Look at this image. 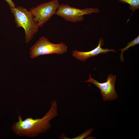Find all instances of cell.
<instances>
[{
	"label": "cell",
	"instance_id": "obj_1",
	"mask_svg": "<svg viewBox=\"0 0 139 139\" xmlns=\"http://www.w3.org/2000/svg\"><path fill=\"white\" fill-rule=\"evenodd\" d=\"M52 113L50 109L41 119L28 118L24 120L19 115V121L13 124L12 130L16 134L19 136L34 137L48 128L49 121L52 117Z\"/></svg>",
	"mask_w": 139,
	"mask_h": 139
},
{
	"label": "cell",
	"instance_id": "obj_2",
	"mask_svg": "<svg viewBox=\"0 0 139 139\" xmlns=\"http://www.w3.org/2000/svg\"><path fill=\"white\" fill-rule=\"evenodd\" d=\"M10 8L14 16L17 27L23 28L25 42L29 43L38 32L39 28L34 21L31 13L26 8L21 6Z\"/></svg>",
	"mask_w": 139,
	"mask_h": 139
},
{
	"label": "cell",
	"instance_id": "obj_3",
	"mask_svg": "<svg viewBox=\"0 0 139 139\" xmlns=\"http://www.w3.org/2000/svg\"><path fill=\"white\" fill-rule=\"evenodd\" d=\"M67 47L63 42L54 44L42 36L31 48L30 56L33 59L42 55L56 54H62L67 52Z\"/></svg>",
	"mask_w": 139,
	"mask_h": 139
},
{
	"label": "cell",
	"instance_id": "obj_4",
	"mask_svg": "<svg viewBox=\"0 0 139 139\" xmlns=\"http://www.w3.org/2000/svg\"><path fill=\"white\" fill-rule=\"evenodd\" d=\"M59 5L58 0H52L31 7L29 11L36 23L39 27H41L53 15L56 14Z\"/></svg>",
	"mask_w": 139,
	"mask_h": 139
},
{
	"label": "cell",
	"instance_id": "obj_5",
	"mask_svg": "<svg viewBox=\"0 0 139 139\" xmlns=\"http://www.w3.org/2000/svg\"><path fill=\"white\" fill-rule=\"evenodd\" d=\"M99 12L97 8H86L81 9L71 7L68 4H60L56 14L67 21L75 23L83 21L84 15Z\"/></svg>",
	"mask_w": 139,
	"mask_h": 139
},
{
	"label": "cell",
	"instance_id": "obj_6",
	"mask_svg": "<svg viewBox=\"0 0 139 139\" xmlns=\"http://www.w3.org/2000/svg\"><path fill=\"white\" fill-rule=\"evenodd\" d=\"M116 77V75L110 74L106 82L101 83L92 79L90 73L89 79L84 82L91 83L98 88L100 90V93L104 101H110L118 98L117 94L115 89Z\"/></svg>",
	"mask_w": 139,
	"mask_h": 139
},
{
	"label": "cell",
	"instance_id": "obj_7",
	"mask_svg": "<svg viewBox=\"0 0 139 139\" xmlns=\"http://www.w3.org/2000/svg\"><path fill=\"white\" fill-rule=\"evenodd\" d=\"M104 44L103 39L100 38L98 46L94 49L86 52L79 51L75 50L72 51V56L79 60L83 62L85 61L89 58L97 56L100 54H106L109 51L115 53L116 52V51L114 49H109L107 48H102L101 47Z\"/></svg>",
	"mask_w": 139,
	"mask_h": 139
},
{
	"label": "cell",
	"instance_id": "obj_8",
	"mask_svg": "<svg viewBox=\"0 0 139 139\" xmlns=\"http://www.w3.org/2000/svg\"><path fill=\"white\" fill-rule=\"evenodd\" d=\"M139 43V36H138L136 38L133 40L127 43L126 46L125 48L120 49L119 50L121 51V53L120 56V58L121 62H123L124 59L123 56V54L126 50H127L129 48L131 47H133Z\"/></svg>",
	"mask_w": 139,
	"mask_h": 139
},
{
	"label": "cell",
	"instance_id": "obj_9",
	"mask_svg": "<svg viewBox=\"0 0 139 139\" xmlns=\"http://www.w3.org/2000/svg\"><path fill=\"white\" fill-rule=\"evenodd\" d=\"M122 3H126L129 5V8L133 11L139 8V0H118Z\"/></svg>",
	"mask_w": 139,
	"mask_h": 139
},
{
	"label": "cell",
	"instance_id": "obj_10",
	"mask_svg": "<svg viewBox=\"0 0 139 139\" xmlns=\"http://www.w3.org/2000/svg\"><path fill=\"white\" fill-rule=\"evenodd\" d=\"M93 130V128H92L86 131L83 134L80 135V136L77 137V138L83 139L85 138L87 136L90 134Z\"/></svg>",
	"mask_w": 139,
	"mask_h": 139
},
{
	"label": "cell",
	"instance_id": "obj_11",
	"mask_svg": "<svg viewBox=\"0 0 139 139\" xmlns=\"http://www.w3.org/2000/svg\"><path fill=\"white\" fill-rule=\"evenodd\" d=\"M6 1L10 6V7H14L15 5L12 0H4Z\"/></svg>",
	"mask_w": 139,
	"mask_h": 139
}]
</instances>
